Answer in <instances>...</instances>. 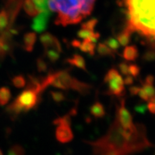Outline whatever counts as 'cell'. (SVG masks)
Masks as SVG:
<instances>
[{"mask_svg":"<svg viewBox=\"0 0 155 155\" xmlns=\"http://www.w3.org/2000/svg\"><path fill=\"white\" fill-rule=\"evenodd\" d=\"M88 143L94 155H131L152 146L143 126L124 128L116 120L106 135Z\"/></svg>","mask_w":155,"mask_h":155,"instance_id":"cell-1","label":"cell"},{"mask_svg":"<svg viewBox=\"0 0 155 155\" xmlns=\"http://www.w3.org/2000/svg\"><path fill=\"white\" fill-rule=\"evenodd\" d=\"M127 6V28L155 40V0H124Z\"/></svg>","mask_w":155,"mask_h":155,"instance_id":"cell-2","label":"cell"},{"mask_svg":"<svg viewBox=\"0 0 155 155\" xmlns=\"http://www.w3.org/2000/svg\"><path fill=\"white\" fill-rule=\"evenodd\" d=\"M96 0H48V8L58 13L55 23L66 27L81 22L91 15Z\"/></svg>","mask_w":155,"mask_h":155,"instance_id":"cell-3","label":"cell"},{"mask_svg":"<svg viewBox=\"0 0 155 155\" xmlns=\"http://www.w3.org/2000/svg\"><path fill=\"white\" fill-rule=\"evenodd\" d=\"M52 86L63 90L76 91L81 94H86L90 91L91 86L73 78L66 71H61L50 73L40 82L42 92L48 86Z\"/></svg>","mask_w":155,"mask_h":155,"instance_id":"cell-4","label":"cell"},{"mask_svg":"<svg viewBox=\"0 0 155 155\" xmlns=\"http://www.w3.org/2000/svg\"><path fill=\"white\" fill-rule=\"evenodd\" d=\"M39 93L29 88L18 95L16 99L7 108V111L12 117H17L22 113L28 112L35 107L39 101Z\"/></svg>","mask_w":155,"mask_h":155,"instance_id":"cell-5","label":"cell"},{"mask_svg":"<svg viewBox=\"0 0 155 155\" xmlns=\"http://www.w3.org/2000/svg\"><path fill=\"white\" fill-rule=\"evenodd\" d=\"M104 83L107 85V94L121 97L124 94V83L123 78L116 69L111 68L104 78Z\"/></svg>","mask_w":155,"mask_h":155,"instance_id":"cell-6","label":"cell"},{"mask_svg":"<svg viewBox=\"0 0 155 155\" xmlns=\"http://www.w3.org/2000/svg\"><path fill=\"white\" fill-rule=\"evenodd\" d=\"M56 127V138L60 142L67 143L73 138V131L71 128V120L69 116L58 118L54 121Z\"/></svg>","mask_w":155,"mask_h":155,"instance_id":"cell-7","label":"cell"},{"mask_svg":"<svg viewBox=\"0 0 155 155\" xmlns=\"http://www.w3.org/2000/svg\"><path fill=\"white\" fill-rule=\"evenodd\" d=\"M40 42L43 45L45 51L47 50H53L58 53H61L62 48L59 40L55 36L49 32H46L41 35L40 38Z\"/></svg>","mask_w":155,"mask_h":155,"instance_id":"cell-8","label":"cell"},{"mask_svg":"<svg viewBox=\"0 0 155 155\" xmlns=\"http://www.w3.org/2000/svg\"><path fill=\"white\" fill-rule=\"evenodd\" d=\"M51 16V12L48 10L39 13L36 17H35L32 21V29L37 32H42L48 26L50 17Z\"/></svg>","mask_w":155,"mask_h":155,"instance_id":"cell-9","label":"cell"},{"mask_svg":"<svg viewBox=\"0 0 155 155\" xmlns=\"http://www.w3.org/2000/svg\"><path fill=\"white\" fill-rule=\"evenodd\" d=\"M37 40L35 32H30L26 33L23 38V47L27 52H32Z\"/></svg>","mask_w":155,"mask_h":155,"instance_id":"cell-10","label":"cell"},{"mask_svg":"<svg viewBox=\"0 0 155 155\" xmlns=\"http://www.w3.org/2000/svg\"><path fill=\"white\" fill-rule=\"evenodd\" d=\"M123 57L126 61H134L138 57V50L134 45L127 46L123 51Z\"/></svg>","mask_w":155,"mask_h":155,"instance_id":"cell-11","label":"cell"},{"mask_svg":"<svg viewBox=\"0 0 155 155\" xmlns=\"http://www.w3.org/2000/svg\"><path fill=\"white\" fill-rule=\"evenodd\" d=\"M68 62L69 64L75 66L78 68L82 69L83 71H86V61L83 59L82 56L78 55V54H75L72 57L68 59Z\"/></svg>","mask_w":155,"mask_h":155,"instance_id":"cell-12","label":"cell"},{"mask_svg":"<svg viewBox=\"0 0 155 155\" xmlns=\"http://www.w3.org/2000/svg\"><path fill=\"white\" fill-rule=\"evenodd\" d=\"M78 48L83 53H86L90 54L91 55H94L95 53L96 44L88 40H84L82 42H81L80 41V43H79Z\"/></svg>","mask_w":155,"mask_h":155,"instance_id":"cell-13","label":"cell"},{"mask_svg":"<svg viewBox=\"0 0 155 155\" xmlns=\"http://www.w3.org/2000/svg\"><path fill=\"white\" fill-rule=\"evenodd\" d=\"M23 9L26 14L30 17H36L39 14L38 9L36 8L35 5L32 2V0H25L23 3Z\"/></svg>","mask_w":155,"mask_h":155,"instance_id":"cell-14","label":"cell"},{"mask_svg":"<svg viewBox=\"0 0 155 155\" xmlns=\"http://www.w3.org/2000/svg\"><path fill=\"white\" fill-rule=\"evenodd\" d=\"M91 113L94 117L102 118L105 115V109L100 102L96 101L91 108Z\"/></svg>","mask_w":155,"mask_h":155,"instance_id":"cell-15","label":"cell"},{"mask_svg":"<svg viewBox=\"0 0 155 155\" xmlns=\"http://www.w3.org/2000/svg\"><path fill=\"white\" fill-rule=\"evenodd\" d=\"M10 89L7 87H2L0 88V106H5L8 104L11 98Z\"/></svg>","mask_w":155,"mask_h":155,"instance_id":"cell-16","label":"cell"},{"mask_svg":"<svg viewBox=\"0 0 155 155\" xmlns=\"http://www.w3.org/2000/svg\"><path fill=\"white\" fill-rule=\"evenodd\" d=\"M131 35V32L129 30H128L127 29H125L124 30L122 31L121 33L119 35V36L117 37V40L120 45L127 47V45L130 42Z\"/></svg>","mask_w":155,"mask_h":155,"instance_id":"cell-17","label":"cell"},{"mask_svg":"<svg viewBox=\"0 0 155 155\" xmlns=\"http://www.w3.org/2000/svg\"><path fill=\"white\" fill-rule=\"evenodd\" d=\"M9 17L8 12L5 9L0 11V33L2 34L9 25Z\"/></svg>","mask_w":155,"mask_h":155,"instance_id":"cell-18","label":"cell"},{"mask_svg":"<svg viewBox=\"0 0 155 155\" xmlns=\"http://www.w3.org/2000/svg\"><path fill=\"white\" fill-rule=\"evenodd\" d=\"M97 52L101 56H112V57H114V54H115V52L111 50L104 43H99L98 45Z\"/></svg>","mask_w":155,"mask_h":155,"instance_id":"cell-19","label":"cell"},{"mask_svg":"<svg viewBox=\"0 0 155 155\" xmlns=\"http://www.w3.org/2000/svg\"><path fill=\"white\" fill-rule=\"evenodd\" d=\"M10 49V46L7 40V36L1 35H0V55L5 56Z\"/></svg>","mask_w":155,"mask_h":155,"instance_id":"cell-20","label":"cell"},{"mask_svg":"<svg viewBox=\"0 0 155 155\" xmlns=\"http://www.w3.org/2000/svg\"><path fill=\"white\" fill-rule=\"evenodd\" d=\"M32 1L38 9L39 13L50 10L48 8V0H32Z\"/></svg>","mask_w":155,"mask_h":155,"instance_id":"cell-21","label":"cell"},{"mask_svg":"<svg viewBox=\"0 0 155 155\" xmlns=\"http://www.w3.org/2000/svg\"><path fill=\"white\" fill-rule=\"evenodd\" d=\"M12 84L17 88H24L26 85V80H25V77L22 75H16L12 78Z\"/></svg>","mask_w":155,"mask_h":155,"instance_id":"cell-22","label":"cell"},{"mask_svg":"<svg viewBox=\"0 0 155 155\" xmlns=\"http://www.w3.org/2000/svg\"><path fill=\"white\" fill-rule=\"evenodd\" d=\"M104 44L106 45L108 48H110L111 50H113L114 52H116L119 48H120V44L118 42L117 39L115 38H109L107 40H105Z\"/></svg>","mask_w":155,"mask_h":155,"instance_id":"cell-23","label":"cell"},{"mask_svg":"<svg viewBox=\"0 0 155 155\" xmlns=\"http://www.w3.org/2000/svg\"><path fill=\"white\" fill-rule=\"evenodd\" d=\"M25 151L20 145L16 144L12 147L9 151V155H24Z\"/></svg>","mask_w":155,"mask_h":155,"instance_id":"cell-24","label":"cell"},{"mask_svg":"<svg viewBox=\"0 0 155 155\" xmlns=\"http://www.w3.org/2000/svg\"><path fill=\"white\" fill-rule=\"evenodd\" d=\"M98 23V20L96 19H91L88 21H87L86 22H84L81 25V28L88 29L91 30H94L95 27Z\"/></svg>","mask_w":155,"mask_h":155,"instance_id":"cell-25","label":"cell"},{"mask_svg":"<svg viewBox=\"0 0 155 155\" xmlns=\"http://www.w3.org/2000/svg\"><path fill=\"white\" fill-rule=\"evenodd\" d=\"M51 96H52V98H53V99L57 103L63 101L65 98V96H64V94L61 91L51 92Z\"/></svg>","mask_w":155,"mask_h":155,"instance_id":"cell-26","label":"cell"},{"mask_svg":"<svg viewBox=\"0 0 155 155\" xmlns=\"http://www.w3.org/2000/svg\"><path fill=\"white\" fill-rule=\"evenodd\" d=\"M139 73V68L135 64L129 65V75L131 77H137Z\"/></svg>","mask_w":155,"mask_h":155,"instance_id":"cell-27","label":"cell"},{"mask_svg":"<svg viewBox=\"0 0 155 155\" xmlns=\"http://www.w3.org/2000/svg\"><path fill=\"white\" fill-rule=\"evenodd\" d=\"M37 67L40 72H45L47 71V64L42 58H39L37 61Z\"/></svg>","mask_w":155,"mask_h":155,"instance_id":"cell-28","label":"cell"},{"mask_svg":"<svg viewBox=\"0 0 155 155\" xmlns=\"http://www.w3.org/2000/svg\"><path fill=\"white\" fill-rule=\"evenodd\" d=\"M119 69L124 75H129V65L127 63H121L119 65Z\"/></svg>","mask_w":155,"mask_h":155,"instance_id":"cell-29","label":"cell"},{"mask_svg":"<svg viewBox=\"0 0 155 155\" xmlns=\"http://www.w3.org/2000/svg\"><path fill=\"white\" fill-rule=\"evenodd\" d=\"M124 83L126 85H131L133 83V77H131V75H127L126 78L124 80Z\"/></svg>","mask_w":155,"mask_h":155,"instance_id":"cell-30","label":"cell"},{"mask_svg":"<svg viewBox=\"0 0 155 155\" xmlns=\"http://www.w3.org/2000/svg\"><path fill=\"white\" fill-rule=\"evenodd\" d=\"M150 100H151L150 102H152V103H154V104H155V96L154 97H152Z\"/></svg>","mask_w":155,"mask_h":155,"instance_id":"cell-31","label":"cell"},{"mask_svg":"<svg viewBox=\"0 0 155 155\" xmlns=\"http://www.w3.org/2000/svg\"><path fill=\"white\" fill-rule=\"evenodd\" d=\"M0 155H3L2 152V151H1V150H0Z\"/></svg>","mask_w":155,"mask_h":155,"instance_id":"cell-32","label":"cell"}]
</instances>
